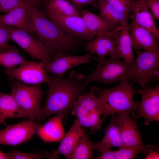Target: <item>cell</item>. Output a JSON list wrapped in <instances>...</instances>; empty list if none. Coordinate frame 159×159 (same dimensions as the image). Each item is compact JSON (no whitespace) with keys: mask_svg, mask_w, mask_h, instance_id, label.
Instances as JSON below:
<instances>
[{"mask_svg":"<svg viewBox=\"0 0 159 159\" xmlns=\"http://www.w3.org/2000/svg\"><path fill=\"white\" fill-rule=\"evenodd\" d=\"M85 76L75 71H71L67 78L50 75L45 105L35 122L54 114L65 119L79 97L87 93L83 84Z\"/></svg>","mask_w":159,"mask_h":159,"instance_id":"6da1fadb","label":"cell"},{"mask_svg":"<svg viewBox=\"0 0 159 159\" xmlns=\"http://www.w3.org/2000/svg\"><path fill=\"white\" fill-rule=\"evenodd\" d=\"M25 3L28 20L39 40L47 47L52 57L59 53H68L82 47V41L64 32L39 8L26 1Z\"/></svg>","mask_w":159,"mask_h":159,"instance_id":"7a4b0ae2","label":"cell"},{"mask_svg":"<svg viewBox=\"0 0 159 159\" xmlns=\"http://www.w3.org/2000/svg\"><path fill=\"white\" fill-rule=\"evenodd\" d=\"M133 84L125 81L111 88L99 89L97 97L103 122L109 116L128 113L132 116L137 112L139 103L135 101L134 97L138 91Z\"/></svg>","mask_w":159,"mask_h":159,"instance_id":"3957f363","label":"cell"},{"mask_svg":"<svg viewBox=\"0 0 159 159\" xmlns=\"http://www.w3.org/2000/svg\"><path fill=\"white\" fill-rule=\"evenodd\" d=\"M93 58L97 61L96 67L92 73L84 78L83 82L84 87H86L92 82L105 85L134 80L135 60L131 63H128L115 56L108 58L97 56Z\"/></svg>","mask_w":159,"mask_h":159,"instance_id":"277c9868","label":"cell"},{"mask_svg":"<svg viewBox=\"0 0 159 159\" xmlns=\"http://www.w3.org/2000/svg\"><path fill=\"white\" fill-rule=\"evenodd\" d=\"M12 81L11 95L18 105L27 114L29 120H36L41 111L44 94L40 85H27L16 80Z\"/></svg>","mask_w":159,"mask_h":159,"instance_id":"5b68a950","label":"cell"},{"mask_svg":"<svg viewBox=\"0 0 159 159\" xmlns=\"http://www.w3.org/2000/svg\"><path fill=\"white\" fill-rule=\"evenodd\" d=\"M136 53L135 78L132 83L137 82L143 88L151 79L159 80V51L152 52L137 49Z\"/></svg>","mask_w":159,"mask_h":159,"instance_id":"8992f818","label":"cell"},{"mask_svg":"<svg viewBox=\"0 0 159 159\" xmlns=\"http://www.w3.org/2000/svg\"><path fill=\"white\" fill-rule=\"evenodd\" d=\"M45 65L41 61H27L13 69H5V73L11 80H16L28 85H40L47 83L50 79Z\"/></svg>","mask_w":159,"mask_h":159,"instance_id":"52a82bcc","label":"cell"},{"mask_svg":"<svg viewBox=\"0 0 159 159\" xmlns=\"http://www.w3.org/2000/svg\"><path fill=\"white\" fill-rule=\"evenodd\" d=\"M9 27L10 40L16 43L33 59L39 60L45 64L50 62L52 57L41 42L26 31L15 27Z\"/></svg>","mask_w":159,"mask_h":159,"instance_id":"ba28073f","label":"cell"},{"mask_svg":"<svg viewBox=\"0 0 159 159\" xmlns=\"http://www.w3.org/2000/svg\"><path fill=\"white\" fill-rule=\"evenodd\" d=\"M141 96L137 112L132 116L135 119L141 117L144 119V124L148 125L153 121L159 122V83L152 88L148 86L137 90Z\"/></svg>","mask_w":159,"mask_h":159,"instance_id":"9c48e42d","label":"cell"},{"mask_svg":"<svg viewBox=\"0 0 159 159\" xmlns=\"http://www.w3.org/2000/svg\"><path fill=\"white\" fill-rule=\"evenodd\" d=\"M130 114L125 113L110 116L118 127L124 146L139 149L142 152L145 146L142 137L136 120L131 118Z\"/></svg>","mask_w":159,"mask_h":159,"instance_id":"30bf717a","label":"cell"},{"mask_svg":"<svg viewBox=\"0 0 159 159\" xmlns=\"http://www.w3.org/2000/svg\"><path fill=\"white\" fill-rule=\"evenodd\" d=\"M45 12L49 18L64 32L75 38L89 41L96 37L88 29L81 16H62Z\"/></svg>","mask_w":159,"mask_h":159,"instance_id":"8fae6325","label":"cell"},{"mask_svg":"<svg viewBox=\"0 0 159 159\" xmlns=\"http://www.w3.org/2000/svg\"><path fill=\"white\" fill-rule=\"evenodd\" d=\"M40 124L29 120L0 130V144L16 145L30 140Z\"/></svg>","mask_w":159,"mask_h":159,"instance_id":"7c38bea8","label":"cell"},{"mask_svg":"<svg viewBox=\"0 0 159 159\" xmlns=\"http://www.w3.org/2000/svg\"><path fill=\"white\" fill-rule=\"evenodd\" d=\"M92 54L89 52L79 56L63 52L57 53L53 56L49 62L45 64L46 72L57 77H63L69 69L82 64L91 63Z\"/></svg>","mask_w":159,"mask_h":159,"instance_id":"4fadbf2b","label":"cell"},{"mask_svg":"<svg viewBox=\"0 0 159 159\" xmlns=\"http://www.w3.org/2000/svg\"><path fill=\"white\" fill-rule=\"evenodd\" d=\"M123 26L120 25L111 31L99 33L87 42L85 50L101 58L115 56L116 37Z\"/></svg>","mask_w":159,"mask_h":159,"instance_id":"5bb4252c","label":"cell"},{"mask_svg":"<svg viewBox=\"0 0 159 159\" xmlns=\"http://www.w3.org/2000/svg\"><path fill=\"white\" fill-rule=\"evenodd\" d=\"M128 27L133 48L148 52L159 51V39L151 31L132 20Z\"/></svg>","mask_w":159,"mask_h":159,"instance_id":"9a60e30c","label":"cell"},{"mask_svg":"<svg viewBox=\"0 0 159 159\" xmlns=\"http://www.w3.org/2000/svg\"><path fill=\"white\" fill-rule=\"evenodd\" d=\"M0 23L18 28L29 33H35L27 16L25 0L5 14L0 15Z\"/></svg>","mask_w":159,"mask_h":159,"instance_id":"2e32d148","label":"cell"},{"mask_svg":"<svg viewBox=\"0 0 159 159\" xmlns=\"http://www.w3.org/2000/svg\"><path fill=\"white\" fill-rule=\"evenodd\" d=\"M62 120L61 116L57 115L40 124L36 131L37 135L45 143L61 141L65 134Z\"/></svg>","mask_w":159,"mask_h":159,"instance_id":"e0dca14e","label":"cell"},{"mask_svg":"<svg viewBox=\"0 0 159 159\" xmlns=\"http://www.w3.org/2000/svg\"><path fill=\"white\" fill-rule=\"evenodd\" d=\"M129 16L138 24L151 31L159 39V30L156 27L155 19L143 0H137Z\"/></svg>","mask_w":159,"mask_h":159,"instance_id":"ac0fdd59","label":"cell"},{"mask_svg":"<svg viewBox=\"0 0 159 159\" xmlns=\"http://www.w3.org/2000/svg\"><path fill=\"white\" fill-rule=\"evenodd\" d=\"M85 132L76 119L61 140L58 148L52 151L56 158L58 159L59 155L62 154L67 159L74 150L79 138Z\"/></svg>","mask_w":159,"mask_h":159,"instance_id":"d6986e66","label":"cell"},{"mask_svg":"<svg viewBox=\"0 0 159 159\" xmlns=\"http://www.w3.org/2000/svg\"><path fill=\"white\" fill-rule=\"evenodd\" d=\"M80 13L87 29L96 36L99 33L111 31L120 25L88 10L82 9Z\"/></svg>","mask_w":159,"mask_h":159,"instance_id":"ffe728a7","label":"cell"},{"mask_svg":"<svg viewBox=\"0 0 159 159\" xmlns=\"http://www.w3.org/2000/svg\"><path fill=\"white\" fill-rule=\"evenodd\" d=\"M98 88L92 86L88 92L80 96L71 109L72 115L77 118L85 116L95 110L99 109L97 97L95 93Z\"/></svg>","mask_w":159,"mask_h":159,"instance_id":"44dd1931","label":"cell"},{"mask_svg":"<svg viewBox=\"0 0 159 159\" xmlns=\"http://www.w3.org/2000/svg\"><path fill=\"white\" fill-rule=\"evenodd\" d=\"M14 118L29 119L27 114L19 107L11 94L0 92V120L6 125V119Z\"/></svg>","mask_w":159,"mask_h":159,"instance_id":"7402d4cb","label":"cell"},{"mask_svg":"<svg viewBox=\"0 0 159 159\" xmlns=\"http://www.w3.org/2000/svg\"><path fill=\"white\" fill-rule=\"evenodd\" d=\"M133 48L128 25L123 26L116 37L115 56L131 63L135 60Z\"/></svg>","mask_w":159,"mask_h":159,"instance_id":"603a6c76","label":"cell"},{"mask_svg":"<svg viewBox=\"0 0 159 159\" xmlns=\"http://www.w3.org/2000/svg\"><path fill=\"white\" fill-rule=\"evenodd\" d=\"M124 146L118 127L111 117L110 123L105 129L104 135L100 141L95 143V149L98 152L112 147Z\"/></svg>","mask_w":159,"mask_h":159,"instance_id":"cb8c5ba5","label":"cell"},{"mask_svg":"<svg viewBox=\"0 0 159 159\" xmlns=\"http://www.w3.org/2000/svg\"><path fill=\"white\" fill-rule=\"evenodd\" d=\"M96 4L100 16L120 25H128L129 16L117 10L106 0H98Z\"/></svg>","mask_w":159,"mask_h":159,"instance_id":"d4e9b609","label":"cell"},{"mask_svg":"<svg viewBox=\"0 0 159 159\" xmlns=\"http://www.w3.org/2000/svg\"><path fill=\"white\" fill-rule=\"evenodd\" d=\"M45 11L62 16H81L80 11L67 0H46Z\"/></svg>","mask_w":159,"mask_h":159,"instance_id":"484cf974","label":"cell"},{"mask_svg":"<svg viewBox=\"0 0 159 159\" xmlns=\"http://www.w3.org/2000/svg\"><path fill=\"white\" fill-rule=\"evenodd\" d=\"M95 143L92 141L86 132L79 138L68 159H90L94 156Z\"/></svg>","mask_w":159,"mask_h":159,"instance_id":"4316f807","label":"cell"},{"mask_svg":"<svg viewBox=\"0 0 159 159\" xmlns=\"http://www.w3.org/2000/svg\"><path fill=\"white\" fill-rule=\"evenodd\" d=\"M27 61L16 48L0 49V66L4 67L6 69H13Z\"/></svg>","mask_w":159,"mask_h":159,"instance_id":"83f0119b","label":"cell"},{"mask_svg":"<svg viewBox=\"0 0 159 159\" xmlns=\"http://www.w3.org/2000/svg\"><path fill=\"white\" fill-rule=\"evenodd\" d=\"M101 116L98 109L85 116L76 118V120L82 127L90 129L94 133L101 129L103 122L101 118Z\"/></svg>","mask_w":159,"mask_h":159,"instance_id":"f1b7e54d","label":"cell"},{"mask_svg":"<svg viewBox=\"0 0 159 159\" xmlns=\"http://www.w3.org/2000/svg\"><path fill=\"white\" fill-rule=\"evenodd\" d=\"M8 159H40L43 158L54 159L52 152L37 151L28 153L11 151L6 153Z\"/></svg>","mask_w":159,"mask_h":159,"instance_id":"f546056e","label":"cell"},{"mask_svg":"<svg viewBox=\"0 0 159 159\" xmlns=\"http://www.w3.org/2000/svg\"><path fill=\"white\" fill-rule=\"evenodd\" d=\"M118 10L128 16L131 13L137 0H106Z\"/></svg>","mask_w":159,"mask_h":159,"instance_id":"4dcf8cb0","label":"cell"},{"mask_svg":"<svg viewBox=\"0 0 159 159\" xmlns=\"http://www.w3.org/2000/svg\"><path fill=\"white\" fill-rule=\"evenodd\" d=\"M141 152L140 149L124 146L115 151V159H134Z\"/></svg>","mask_w":159,"mask_h":159,"instance_id":"1f68e13d","label":"cell"},{"mask_svg":"<svg viewBox=\"0 0 159 159\" xmlns=\"http://www.w3.org/2000/svg\"><path fill=\"white\" fill-rule=\"evenodd\" d=\"M10 40L9 26L0 23V49H13L16 48L9 43Z\"/></svg>","mask_w":159,"mask_h":159,"instance_id":"d6a6232c","label":"cell"},{"mask_svg":"<svg viewBox=\"0 0 159 159\" xmlns=\"http://www.w3.org/2000/svg\"><path fill=\"white\" fill-rule=\"evenodd\" d=\"M159 147L151 145H145L142 152L145 155V159H159Z\"/></svg>","mask_w":159,"mask_h":159,"instance_id":"836d02e7","label":"cell"},{"mask_svg":"<svg viewBox=\"0 0 159 159\" xmlns=\"http://www.w3.org/2000/svg\"><path fill=\"white\" fill-rule=\"evenodd\" d=\"M155 20H159V0H143Z\"/></svg>","mask_w":159,"mask_h":159,"instance_id":"e575fe53","label":"cell"},{"mask_svg":"<svg viewBox=\"0 0 159 159\" xmlns=\"http://www.w3.org/2000/svg\"><path fill=\"white\" fill-rule=\"evenodd\" d=\"M80 11L83 7L96 3L98 0H67Z\"/></svg>","mask_w":159,"mask_h":159,"instance_id":"d590c367","label":"cell"},{"mask_svg":"<svg viewBox=\"0 0 159 159\" xmlns=\"http://www.w3.org/2000/svg\"><path fill=\"white\" fill-rule=\"evenodd\" d=\"M99 155L96 158L97 159H115V151L110 149H105L98 151Z\"/></svg>","mask_w":159,"mask_h":159,"instance_id":"8d00e7d4","label":"cell"},{"mask_svg":"<svg viewBox=\"0 0 159 159\" xmlns=\"http://www.w3.org/2000/svg\"><path fill=\"white\" fill-rule=\"evenodd\" d=\"M25 0H0V5L4 6H15Z\"/></svg>","mask_w":159,"mask_h":159,"instance_id":"74e56055","label":"cell"},{"mask_svg":"<svg viewBox=\"0 0 159 159\" xmlns=\"http://www.w3.org/2000/svg\"><path fill=\"white\" fill-rule=\"evenodd\" d=\"M27 2L39 8L41 6L42 0H25Z\"/></svg>","mask_w":159,"mask_h":159,"instance_id":"f35d334b","label":"cell"},{"mask_svg":"<svg viewBox=\"0 0 159 159\" xmlns=\"http://www.w3.org/2000/svg\"><path fill=\"white\" fill-rule=\"evenodd\" d=\"M0 159H8L6 153H5L0 150Z\"/></svg>","mask_w":159,"mask_h":159,"instance_id":"ab89813d","label":"cell"},{"mask_svg":"<svg viewBox=\"0 0 159 159\" xmlns=\"http://www.w3.org/2000/svg\"><path fill=\"white\" fill-rule=\"evenodd\" d=\"M1 123H3V122H2V121L0 120V124H1Z\"/></svg>","mask_w":159,"mask_h":159,"instance_id":"60d3db41","label":"cell"},{"mask_svg":"<svg viewBox=\"0 0 159 159\" xmlns=\"http://www.w3.org/2000/svg\"><path fill=\"white\" fill-rule=\"evenodd\" d=\"M46 0H42V1H44H44H45Z\"/></svg>","mask_w":159,"mask_h":159,"instance_id":"b9f144b4","label":"cell"}]
</instances>
